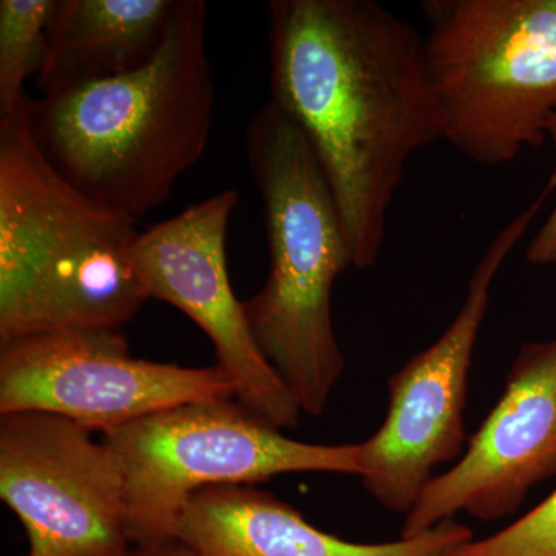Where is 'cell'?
Instances as JSON below:
<instances>
[{
  "mask_svg": "<svg viewBox=\"0 0 556 556\" xmlns=\"http://www.w3.org/2000/svg\"><path fill=\"white\" fill-rule=\"evenodd\" d=\"M174 5L175 0H58L36 76L40 97L148 64L163 46Z\"/></svg>",
  "mask_w": 556,
  "mask_h": 556,
  "instance_id": "cell-13",
  "label": "cell"
},
{
  "mask_svg": "<svg viewBox=\"0 0 556 556\" xmlns=\"http://www.w3.org/2000/svg\"><path fill=\"white\" fill-rule=\"evenodd\" d=\"M237 190L201 201L139 233L131 258L149 299L186 314L214 345L241 405L278 430L299 426L298 402L252 334L230 285L226 240Z\"/></svg>",
  "mask_w": 556,
  "mask_h": 556,
  "instance_id": "cell-10",
  "label": "cell"
},
{
  "mask_svg": "<svg viewBox=\"0 0 556 556\" xmlns=\"http://www.w3.org/2000/svg\"><path fill=\"white\" fill-rule=\"evenodd\" d=\"M547 138L556 148V113L547 124ZM527 262L535 266H548L556 263V203L526 251Z\"/></svg>",
  "mask_w": 556,
  "mask_h": 556,
  "instance_id": "cell-16",
  "label": "cell"
},
{
  "mask_svg": "<svg viewBox=\"0 0 556 556\" xmlns=\"http://www.w3.org/2000/svg\"><path fill=\"white\" fill-rule=\"evenodd\" d=\"M126 556H197L192 548L182 544L181 541H163V543L144 544L134 546Z\"/></svg>",
  "mask_w": 556,
  "mask_h": 556,
  "instance_id": "cell-17",
  "label": "cell"
},
{
  "mask_svg": "<svg viewBox=\"0 0 556 556\" xmlns=\"http://www.w3.org/2000/svg\"><path fill=\"white\" fill-rule=\"evenodd\" d=\"M177 540L197 556H447L473 540L463 522L386 543H353L309 525L273 493L252 485H219L189 497Z\"/></svg>",
  "mask_w": 556,
  "mask_h": 556,
  "instance_id": "cell-12",
  "label": "cell"
},
{
  "mask_svg": "<svg viewBox=\"0 0 556 556\" xmlns=\"http://www.w3.org/2000/svg\"><path fill=\"white\" fill-rule=\"evenodd\" d=\"M56 5L58 0L0 2V118L20 112L27 102L24 84L42 68Z\"/></svg>",
  "mask_w": 556,
  "mask_h": 556,
  "instance_id": "cell-14",
  "label": "cell"
},
{
  "mask_svg": "<svg viewBox=\"0 0 556 556\" xmlns=\"http://www.w3.org/2000/svg\"><path fill=\"white\" fill-rule=\"evenodd\" d=\"M87 428L42 412L0 415V497L28 540L25 556H126V481Z\"/></svg>",
  "mask_w": 556,
  "mask_h": 556,
  "instance_id": "cell-9",
  "label": "cell"
},
{
  "mask_svg": "<svg viewBox=\"0 0 556 556\" xmlns=\"http://www.w3.org/2000/svg\"><path fill=\"white\" fill-rule=\"evenodd\" d=\"M554 192L556 170L536 199L486 244L463 306L441 338L388 379L386 420L361 442L362 484L380 507L407 515L438 468L463 456L468 375L493 283Z\"/></svg>",
  "mask_w": 556,
  "mask_h": 556,
  "instance_id": "cell-7",
  "label": "cell"
},
{
  "mask_svg": "<svg viewBox=\"0 0 556 556\" xmlns=\"http://www.w3.org/2000/svg\"><path fill=\"white\" fill-rule=\"evenodd\" d=\"M27 102L0 118V346L64 329H121L149 300L131 258L141 232L51 167Z\"/></svg>",
  "mask_w": 556,
  "mask_h": 556,
  "instance_id": "cell-3",
  "label": "cell"
},
{
  "mask_svg": "<svg viewBox=\"0 0 556 556\" xmlns=\"http://www.w3.org/2000/svg\"><path fill=\"white\" fill-rule=\"evenodd\" d=\"M424 51L457 153L497 167L547 141L556 0H426Z\"/></svg>",
  "mask_w": 556,
  "mask_h": 556,
  "instance_id": "cell-5",
  "label": "cell"
},
{
  "mask_svg": "<svg viewBox=\"0 0 556 556\" xmlns=\"http://www.w3.org/2000/svg\"><path fill=\"white\" fill-rule=\"evenodd\" d=\"M206 22L204 0H175L148 64L28 98V126L51 167L130 222L169 199L206 150L215 102Z\"/></svg>",
  "mask_w": 556,
  "mask_h": 556,
  "instance_id": "cell-2",
  "label": "cell"
},
{
  "mask_svg": "<svg viewBox=\"0 0 556 556\" xmlns=\"http://www.w3.org/2000/svg\"><path fill=\"white\" fill-rule=\"evenodd\" d=\"M556 475V339L527 342L511 362L495 407L463 456L437 475L405 515L402 538L422 535L457 515L497 521L533 486Z\"/></svg>",
  "mask_w": 556,
  "mask_h": 556,
  "instance_id": "cell-11",
  "label": "cell"
},
{
  "mask_svg": "<svg viewBox=\"0 0 556 556\" xmlns=\"http://www.w3.org/2000/svg\"><path fill=\"white\" fill-rule=\"evenodd\" d=\"M447 556H556V489L525 517L493 535L467 541Z\"/></svg>",
  "mask_w": 556,
  "mask_h": 556,
  "instance_id": "cell-15",
  "label": "cell"
},
{
  "mask_svg": "<svg viewBox=\"0 0 556 556\" xmlns=\"http://www.w3.org/2000/svg\"><path fill=\"white\" fill-rule=\"evenodd\" d=\"M270 102L308 138L353 268H372L409 160L445 139L424 36L375 0L269 2Z\"/></svg>",
  "mask_w": 556,
  "mask_h": 556,
  "instance_id": "cell-1",
  "label": "cell"
},
{
  "mask_svg": "<svg viewBox=\"0 0 556 556\" xmlns=\"http://www.w3.org/2000/svg\"><path fill=\"white\" fill-rule=\"evenodd\" d=\"M126 481L131 546L177 540L182 510L199 490L254 485L288 473L362 475L357 444L295 441L236 397L161 409L102 437Z\"/></svg>",
  "mask_w": 556,
  "mask_h": 556,
  "instance_id": "cell-6",
  "label": "cell"
},
{
  "mask_svg": "<svg viewBox=\"0 0 556 556\" xmlns=\"http://www.w3.org/2000/svg\"><path fill=\"white\" fill-rule=\"evenodd\" d=\"M247 150L262 197L269 273L244 311L302 415L318 417L345 371L332 288L353 266V254L308 138L274 102L249 121Z\"/></svg>",
  "mask_w": 556,
  "mask_h": 556,
  "instance_id": "cell-4",
  "label": "cell"
},
{
  "mask_svg": "<svg viewBox=\"0 0 556 556\" xmlns=\"http://www.w3.org/2000/svg\"><path fill=\"white\" fill-rule=\"evenodd\" d=\"M236 397L225 372L131 354L121 329H64L0 346V415L51 413L90 433L204 399Z\"/></svg>",
  "mask_w": 556,
  "mask_h": 556,
  "instance_id": "cell-8",
  "label": "cell"
}]
</instances>
